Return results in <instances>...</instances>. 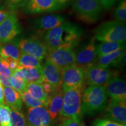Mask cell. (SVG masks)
I'll list each match as a JSON object with an SVG mask.
<instances>
[{"label":"cell","instance_id":"obj_42","mask_svg":"<svg viewBox=\"0 0 126 126\" xmlns=\"http://www.w3.org/2000/svg\"><path fill=\"white\" fill-rule=\"evenodd\" d=\"M7 6L5 0H0V10L4 9Z\"/></svg>","mask_w":126,"mask_h":126},{"label":"cell","instance_id":"obj_15","mask_svg":"<svg viewBox=\"0 0 126 126\" xmlns=\"http://www.w3.org/2000/svg\"><path fill=\"white\" fill-rule=\"evenodd\" d=\"M43 82L49 83L55 89L61 88L62 71L49 61L46 60L42 65Z\"/></svg>","mask_w":126,"mask_h":126},{"label":"cell","instance_id":"obj_29","mask_svg":"<svg viewBox=\"0 0 126 126\" xmlns=\"http://www.w3.org/2000/svg\"><path fill=\"white\" fill-rule=\"evenodd\" d=\"M11 126H26V120L22 113L19 111L11 110Z\"/></svg>","mask_w":126,"mask_h":126},{"label":"cell","instance_id":"obj_39","mask_svg":"<svg viewBox=\"0 0 126 126\" xmlns=\"http://www.w3.org/2000/svg\"><path fill=\"white\" fill-rule=\"evenodd\" d=\"M54 1H56L57 4L59 5L60 6L61 8H63L64 6L67 5L69 2H70L72 0H54Z\"/></svg>","mask_w":126,"mask_h":126},{"label":"cell","instance_id":"obj_7","mask_svg":"<svg viewBox=\"0 0 126 126\" xmlns=\"http://www.w3.org/2000/svg\"><path fill=\"white\" fill-rule=\"evenodd\" d=\"M85 81L89 86H105L113 77V73L108 67H104L97 64L88 67L84 71Z\"/></svg>","mask_w":126,"mask_h":126},{"label":"cell","instance_id":"obj_1","mask_svg":"<svg viewBox=\"0 0 126 126\" xmlns=\"http://www.w3.org/2000/svg\"><path fill=\"white\" fill-rule=\"evenodd\" d=\"M83 34L82 28L71 22H64L59 26L44 33L43 42L48 51L57 48L73 50Z\"/></svg>","mask_w":126,"mask_h":126},{"label":"cell","instance_id":"obj_17","mask_svg":"<svg viewBox=\"0 0 126 126\" xmlns=\"http://www.w3.org/2000/svg\"><path fill=\"white\" fill-rule=\"evenodd\" d=\"M65 22V17L59 14L47 15L34 20V28L39 32L45 33Z\"/></svg>","mask_w":126,"mask_h":126},{"label":"cell","instance_id":"obj_12","mask_svg":"<svg viewBox=\"0 0 126 126\" xmlns=\"http://www.w3.org/2000/svg\"><path fill=\"white\" fill-rule=\"evenodd\" d=\"M24 11L28 14L54 12L62 8L54 0H26Z\"/></svg>","mask_w":126,"mask_h":126},{"label":"cell","instance_id":"obj_18","mask_svg":"<svg viewBox=\"0 0 126 126\" xmlns=\"http://www.w3.org/2000/svg\"><path fill=\"white\" fill-rule=\"evenodd\" d=\"M64 92L61 89L55 91L47 99L46 108L52 122L60 115L63 105Z\"/></svg>","mask_w":126,"mask_h":126},{"label":"cell","instance_id":"obj_37","mask_svg":"<svg viewBox=\"0 0 126 126\" xmlns=\"http://www.w3.org/2000/svg\"><path fill=\"white\" fill-rule=\"evenodd\" d=\"M0 83L4 87H12L11 78H8L2 75H0Z\"/></svg>","mask_w":126,"mask_h":126},{"label":"cell","instance_id":"obj_8","mask_svg":"<svg viewBox=\"0 0 126 126\" xmlns=\"http://www.w3.org/2000/svg\"><path fill=\"white\" fill-rule=\"evenodd\" d=\"M84 70L76 65L62 72L61 89L63 92L83 85L85 83Z\"/></svg>","mask_w":126,"mask_h":126},{"label":"cell","instance_id":"obj_30","mask_svg":"<svg viewBox=\"0 0 126 126\" xmlns=\"http://www.w3.org/2000/svg\"><path fill=\"white\" fill-rule=\"evenodd\" d=\"M11 79L12 86V88L14 89H15L16 91H17L19 94H21L22 92L26 91L27 83L25 81L24 79H20L11 77Z\"/></svg>","mask_w":126,"mask_h":126},{"label":"cell","instance_id":"obj_36","mask_svg":"<svg viewBox=\"0 0 126 126\" xmlns=\"http://www.w3.org/2000/svg\"><path fill=\"white\" fill-rule=\"evenodd\" d=\"M103 8L109 10L118 0H97Z\"/></svg>","mask_w":126,"mask_h":126},{"label":"cell","instance_id":"obj_28","mask_svg":"<svg viewBox=\"0 0 126 126\" xmlns=\"http://www.w3.org/2000/svg\"><path fill=\"white\" fill-rule=\"evenodd\" d=\"M11 109L7 105H1L0 111V126H11Z\"/></svg>","mask_w":126,"mask_h":126},{"label":"cell","instance_id":"obj_33","mask_svg":"<svg viewBox=\"0 0 126 126\" xmlns=\"http://www.w3.org/2000/svg\"><path fill=\"white\" fill-rule=\"evenodd\" d=\"M26 0H5L9 10L13 11L19 7H24Z\"/></svg>","mask_w":126,"mask_h":126},{"label":"cell","instance_id":"obj_20","mask_svg":"<svg viewBox=\"0 0 126 126\" xmlns=\"http://www.w3.org/2000/svg\"><path fill=\"white\" fill-rule=\"evenodd\" d=\"M4 101L12 110L19 111L22 108V99L19 93L12 88L4 87Z\"/></svg>","mask_w":126,"mask_h":126},{"label":"cell","instance_id":"obj_2","mask_svg":"<svg viewBox=\"0 0 126 126\" xmlns=\"http://www.w3.org/2000/svg\"><path fill=\"white\" fill-rule=\"evenodd\" d=\"M108 94L104 86L90 85L82 94L81 112L92 114L100 111L106 107Z\"/></svg>","mask_w":126,"mask_h":126},{"label":"cell","instance_id":"obj_16","mask_svg":"<svg viewBox=\"0 0 126 126\" xmlns=\"http://www.w3.org/2000/svg\"><path fill=\"white\" fill-rule=\"evenodd\" d=\"M108 119L126 126V101L111 100L106 109Z\"/></svg>","mask_w":126,"mask_h":126},{"label":"cell","instance_id":"obj_19","mask_svg":"<svg viewBox=\"0 0 126 126\" xmlns=\"http://www.w3.org/2000/svg\"><path fill=\"white\" fill-rule=\"evenodd\" d=\"M126 46H124L117 51L105 55V56L97 57L95 64L104 67H117L120 64V58L123 52L126 50Z\"/></svg>","mask_w":126,"mask_h":126},{"label":"cell","instance_id":"obj_3","mask_svg":"<svg viewBox=\"0 0 126 126\" xmlns=\"http://www.w3.org/2000/svg\"><path fill=\"white\" fill-rule=\"evenodd\" d=\"M72 8L78 20L89 24L98 21L103 11L97 0H73Z\"/></svg>","mask_w":126,"mask_h":126},{"label":"cell","instance_id":"obj_31","mask_svg":"<svg viewBox=\"0 0 126 126\" xmlns=\"http://www.w3.org/2000/svg\"><path fill=\"white\" fill-rule=\"evenodd\" d=\"M12 74L13 71L8 67L5 60L0 57V75H2L8 78H11Z\"/></svg>","mask_w":126,"mask_h":126},{"label":"cell","instance_id":"obj_14","mask_svg":"<svg viewBox=\"0 0 126 126\" xmlns=\"http://www.w3.org/2000/svg\"><path fill=\"white\" fill-rule=\"evenodd\" d=\"M51 122L46 107L28 109L26 126H51Z\"/></svg>","mask_w":126,"mask_h":126},{"label":"cell","instance_id":"obj_23","mask_svg":"<svg viewBox=\"0 0 126 126\" xmlns=\"http://www.w3.org/2000/svg\"><path fill=\"white\" fill-rule=\"evenodd\" d=\"M124 46H125V44H124V43H121V42H102L96 47L97 57L113 53Z\"/></svg>","mask_w":126,"mask_h":126},{"label":"cell","instance_id":"obj_13","mask_svg":"<svg viewBox=\"0 0 126 126\" xmlns=\"http://www.w3.org/2000/svg\"><path fill=\"white\" fill-rule=\"evenodd\" d=\"M104 86L111 100L126 101V83L123 79L112 77Z\"/></svg>","mask_w":126,"mask_h":126},{"label":"cell","instance_id":"obj_6","mask_svg":"<svg viewBox=\"0 0 126 126\" xmlns=\"http://www.w3.org/2000/svg\"><path fill=\"white\" fill-rule=\"evenodd\" d=\"M46 60L56 66L61 71L76 64L75 52L70 48H57L48 52Z\"/></svg>","mask_w":126,"mask_h":126},{"label":"cell","instance_id":"obj_26","mask_svg":"<svg viewBox=\"0 0 126 126\" xmlns=\"http://www.w3.org/2000/svg\"><path fill=\"white\" fill-rule=\"evenodd\" d=\"M22 101L29 108H37V107H46V104L44 102L34 99L26 91L20 94Z\"/></svg>","mask_w":126,"mask_h":126},{"label":"cell","instance_id":"obj_38","mask_svg":"<svg viewBox=\"0 0 126 126\" xmlns=\"http://www.w3.org/2000/svg\"><path fill=\"white\" fill-rule=\"evenodd\" d=\"M12 12H13V11L11 10H6V9L0 10V24L3 21H4L12 14Z\"/></svg>","mask_w":126,"mask_h":126},{"label":"cell","instance_id":"obj_27","mask_svg":"<svg viewBox=\"0 0 126 126\" xmlns=\"http://www.w3.org/2000/svg\"><path fill=\"white\" fill-rule=\"evenodd\" d=\"M114 16L116 20L123 23L126 20V1L121 0L117 7L115 9Z\"/></svg>","mask_w":126,"mask_h":126},{"label":"cell","instance_id":"obj_32","mask_svg":"<svg viewBox=\"0 0 126 126\" xmlns=\"http://www.w3.org/2000/svg\"><path fill=\"white\" fill-rule=\"evenodd\" d=\"M93 126H126L113 122L108 119H98L94 120Z\"/></svg>","mask_w":126,"mask_h":126},{"label":"cell","instance_id":"obj_35","mask_svg":"<svg viewBox=\"0 0 126 126\" xmlns=\"http://www.w3.org/2000/svg\"><path fill=\"white\" fill-rule=\"evenodd\" d=\"M4 60L6 61V63H7L8 67L10 68V69L12 71L19 68V60H16L12 59V58L10 57L6 58Z\"/></svg>","mask_w":126,"mask_h":126},{"label":"cell","instance_id":"obj_5","mask_svg":"<svg viewBox=\"0 0 126 126\" xmlns=\"http://www.w3.org/2000/svg\"><path fill=\"white\" fill-rule=\"evenodd\" d=\"M83 88L84 85L64 92L63 105L60 116L64 119H80L82 114V94Z\"/></svg>","mask_w":126,"mask_h":126},{"label":"cell","instance_id":"obj_41","mask_svg":"<svg viewBox=\"0 0 126 126\" xmlns=\"http://www.w3.org/2000/svg\"><path fill=\"white\" fill-rule=\"evenodd\" d=\"M126 65V50L123 52L120 58V66H124Z\"/></svg>","mask_w":126,"mask_h":126},{"label":"cell","instance_id":"obj_25","mask_svg":"<svg viewBox=\"0 0 126 126\" xmlns=\"http://www.w3.org/2000/svg\"><path fill=\"white\" fill-rule=\"evenodd\" d=\"M19 68H41L42 67V60L31 55L21 53L19 59Z\"/></svg>","mask_w":126,"mask_h":126},{"label":"cell","instance_id":"obj_4","mask_svg":"<svg viewBox=\"0 0 126 126\" xmlns=\"http://www.w3.org/2000/svg\"><path fill=\"white\" fill-rule=\"evenodd\" d=\"M94 38L102 42L124 43L126 39L125 23L116 20L105 22L94 29Z\"/></svg>","mask_w":126,"mask_h":126},{"label":"cell","instance_id":"obj_24","mask_svg":"<svg viewBox=\"0 0 126 126\" xmlns=\"http://www.w3.org/2000/svg\"><path fill=\"white\" fill-rule=\"evenodd\" d=\"M26 91L34 99L40 100L46 104L47 96L43 90L42 83H27Z\"/></svg>","mask_w":126,"mask_h":126},{"label":"cell","instance_id":"obj_10","mask_svg":"<svg viewBox=\"0 0 126 126\" xmlns=\"http://www.w3.org/2000/svg\"><path fill=\"white\" fill-rule=\"evenodd\" d=\"M96 47L94 38H92L85 45L82 46L75 53V65L85 71L88 67L95 64L97 57Z\"/></svg>","mask_w":126,"mask_h":126},{"label":"cell","instance_id":"obj_34","mask_svg":"<svg viewBox=\"0 0 126 126\" xmlns=\"http://www.w3.org/2000/svg\"><path fill=\"white\" fill-rule=\"evenodd\" d=\"M59 126H85L80 121V119L65 118L61 123Z\"/></svg>","mask_w":126,"mask_h":126},{"label":"cell","instance_id":"obj_40","mask_svg":"<svg viewBox=\"0 0 126 126\" xmlns=\"http://www.w3.org/2000/svg\"><path fill=\"white\" fill-rule=\"evenodd\" d=\"M4 104V87L0 83V105Z\"/></svg>","mask_w":126,"mask_h":126},{"label":"cell","instance_id":"obj_43","mask_svg":"<svg viewBox=\"0 0 126 126\" xmlns=\"http://www.w3.org/2000/svg\"><path fill=\"white\" fill-rule=\"evenodd\" d=\"M0 111H1V105H0Z\"/></svg>","mask_w":126,"mask_h":126},{"label":"cell","instance_id":"obj_11","mask_svg":"<svg viewBox=\"0 0 126 126\" xmlns=\"http://www.w3.org/2000/svg\"><path fill=\"white\" fill-rule=\"evenodd\" d=\"M20 32L18 19L13 12L0 24V44L11 42Z\"/></svg>","mask_w":126,"mask_h":126},{"label":"cell","instance_id":"obj_21","mask_svg":"<svg viewBox=\"0 0 126 126\" xmlns=\"http://www.w3.org/2000/svg\"><path fill=\"white\" fill-rule=\"evenodd\" d=\"M21 54L18 43L14 42L0 44V57L3 59L10 57L16 60H19Z\"/></svg>","mask_w":126,"mask_h":126},{"label":"cell","instance_id":"obj_9","mask_svg":"<svg viewBox=\"0 0 126 126\" xmlns=\"http://www.w3.org/2000/svg\"><path fill=\"white\" fill-rule=\"evenodd\" d=\"M21 53L28 54L43 60L48 54V49L43 41L36 37L21 39L18 43Z\"/></svg>","mask_w":126,"mask_h":126},{"label":"cell","instance_id":"obj_22","mask_svg":"<svg viewBox=\"0 0 126 126\" xmlns=\"http://www.w3.org/2000/svg\"><path fill=\"white\" fill-rule=\"evenodd\" d=\"M19 68L22 71L25 81L26 83H42L43 82L42 67H20Z\"/></svg>","mask_w":126,"mask_h":126}]
</instances>
